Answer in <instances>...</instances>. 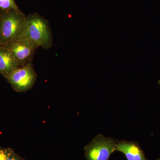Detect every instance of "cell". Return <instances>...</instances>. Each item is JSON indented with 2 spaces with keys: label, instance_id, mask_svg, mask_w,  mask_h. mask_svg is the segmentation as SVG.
Segmentation results:
<instances>
[{
  "label": "cell",
  "instance_id": "cell-13",
  "mask_svg": "<svg viewBox=\"0 0 160 160\" xmlns=\"http://www.w3.org/2000/svg\"></svg>",
  "mask_w": 160,
  "mask_h": 160
},
{
  "label": "cell",
  "instance_id": "cell-5",
  "mask_svg": "<svg viewBox=\"0 0 160 160\" xmlns=\"http://www.w3.org/2000/svg\"><path fill=\"white\" fill-rule=\"evenodd\" d=\"M11 52L13 57L23 66L31 62L37 46L26 39H18L5 46Z\"/></svg>",
  "mask_w": 160,
  "mask_h": 160
},
{
  "label": "cell",
  "instance_id": "cell-3",
  "mask_svg": "<svg viewBox=\"0 0 160 160\" xmlns=\"http://www.w3.org/2000/svg\"><path fill=\"white\" fill-rule=\"evenodd\" d=\"M117 140L99 134L85 147L87 160H109L114 152Z\"/></svg>",
  "mask_w": 160,
  "mask_h": 160
},
{
  "label": "cell",
  "instance_id": "cell-1",
  "mask_svg": "<svg viewBox=\"0 0 160 160\" xmlns=\"http://www.w3.org/2000/svg\"><path fill=\"white\" fill-rule=\"evenodd\" d=\"M19 39L28 40L38 47L41 46L45 49H49L52 45L49 24L46 20L38 15L26 17Z\"/></svg>",
  "mask_w": 160,
  "mask_h": 160
},
{
  "label": "cell",
  "instance_id": "cell-10",
  "mask_svg": "<svg viewBox=\"0 0 160 160\" xmlns=\"http://www.w3.org/2000/svg\"><path fill=\"white\" fill-rule=\"evenodd\" d=\"M7 160H23L18 155L16 154L14 152L12 151L11 154L9 156Z\"/></svg>",
  "mask_w": 160,
  "mask_h": 160
},
{
  "label": "cell",
  "instance_id": "cell-6",
  "mask_svg": "<svg viewBox=\"0 0 160 160\" xmlns=\"http://www.w3.org/2000/svg\"><path fill=\"white\" fill-rule=\"evenodd\" d=\"M114 151L122 153L127 160H148L139 144L134 141H120L117 143Z\"/></svg>",
  "mask_w": 160,
  "mask_h": 160
},
{
  "label": "cell",
  "instance_id": "cell-2",
  "mask_svg": "<svg viewBox=\"0 0 160 160\" xmlns=\"http://www.w3.org/2000/svg\"><path fill=\"white\" fill-rule=\"evenodd\" d=\"M26 17L20 11H7L0 16V45L6 46L19 38Z\"/></svg>",
  "mask_w": 160,
  "mask_h": 160
},
{
  "label": "cell",
  "instance_id": "cell-7",
  "mask_svg": "<svg viewBox=\"0 0 160 160\" xmlns=\"http://www.w3.org/2000/svg\"><path fill=\"white\" fill-rule=\"evenodd\" d=\"M20 66L9 49L0 45V74L6 76Z\"/></svg>",
  "mask_w": 160,
  "mask_h": 160
},
{
  "label": "cell",
  "instance_id": "cell-8",
  "mask_svg": "<svg viewBox=\"0 0 160 160\" xmlns=\"http://www.w3.org/2000/svg\"><path fill=\"white\" fill-rule=\"evenodd\" d=\"M0 9L6 11L11 10L19 11L14 0H0Z\"/></svg>",
  "mask_w": 160,
  "mask_h": 160
},
{
  "label": "cell",
  "instance_id": "cell-12",
  "mask_svg": "<svg viewBox=\"0 0 160 160\" xmlns=\"http://www.w3.org/2000/svg\"><path fill=\"white\" fill-rule=\"evenodd\" d=\"M157 160H160V158L158 159H157Z\"/></svg>",
  "mask_w": 160,
  "mask_h": 160
},
{
  "label": "cell",
  "instance_id": "cell-4",
  "mask_svg": "<svg viewBox=\"0 0 160 160\" xmlns=\"http://www.w3.org/2000/svg\"><path fill=\"white\" fill-rule=\"evenodd\" d=\"M5 77L14 90L18 92H24L32 88L37 76L30 62L18 67Z\"/></svg>",
  "mask_w": 160,
  "mask_h": 160
},
{
  "label": "cell",
  "instance_id": "cell-11",
  "mask_svg": "<svg viewBox=\"0 0 160 160\" xmlns=\"http://www.w3.org/2000/svg\"><path fill=\"white\" fill-rule=\"evenodd\" d=\"M158 83L159 85V86H160V79L159 80H158Z\"/></svg>",
  "mask_w": 160,
  "mask_h": 160
},
{
  "label": "cell",
  "instance_id": "cell-9",
  "mask_svg": "<svg viewBox=\"0 0 160 160\" xmlns=\"http://www.w3.org/2000/svg\"><path fill=\"white\" fill-rule=\"evenodd\" d=\"M12 151L10 149L0 148V160H7Z\"/></svg>",
  "mask_w": 160,
  "mask_h": 160
}]
</instances>
